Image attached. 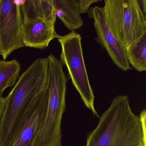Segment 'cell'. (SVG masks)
Listing matches in <instances>:
<instances>
[{
  "mask_svg": "<svg viewBox=\"0 0 146 146\" xmlns=\"http://www.w3.org/2000/svg\"><path fill=\"white\" fill-rule=\"evenodd\" d=\"M146 110L133 113L129 96L118 95L88 133L86 146H146Z\"/></svg>",
  "mask_w": 146,
  "mask_h": 146,
  "instance_id": "1",
  "label": "cell"
},
{
  "mask_svg": "<svg viewBox=\"0 0 146 146\" xmlns=\"http://www.w3.org/2000/svg\"><path fill=\"white\" fill-rule=\"evenodd\" d=\"M46 78L41 71L28 67L19 76L6 98L0 120V146H11L31 111L36 95L46 88Z\"/></svg>",
  "mask_w": 146,
  "mask_h": 146,
  "instance_id": "2",
  "label": "cell"
},
{
  "mask_svg": "<svg viewBox=\"0 0 146 146\" xmlns=\"http://www.w3.org/2000/svg\"><path fill=\"white\" fill-rule=\"evenodd\" d=\"M47 59V108L43 125L34 146H62L61 122L66 110L67 79L60 60L52 54Z\"/></svg>",
  "mask_w": 146,
  "mask_h": 146,
  "instance_id": "3",
  "label": "cell"
},
{
  "mask_svg": "<svg viewBox=\"0 0 146 146\" xmlns=\"http://www.w3.org/2000/svg\"><path fill=\"white\" fill-rule=\"evenodd\" d=\"M103 12L106 21L125 48L146 31V15L136 0H105Z\"/></svg>",
  "mask_w": 146,
  "mask_h": 146,
  "instance_id": "4",
  "label": "cell"
},
{
  "mask_svg": "<svg viewBox=\"0 0 146 146\" xmlns=\"http://www.w3.org/2000/svg\"><path fill=\"white\" fill-rule=\"evenodd\" d=\"M82 39L81 35L75 31L60 36L58 38L61 47L60 60L66 66L69 78L84 104L91 110L94 116L100 117L95 108V96L85 66Z\"/></svg>",
  "mask_w": 146,
  "mask_h": 146,
  "instance_id": "5",
  "label": "cell"
},
{
  "mask_svg": "<svg viewBox=\"0 0 146 146\" xmlns=\"http://www.w3.org/2000/svg\"><path fill=\"white\" fill-rule=\"evenodd\" d=\"M20 4L15 1L0 0V55L4 60L25 46Z\"/></svg>",
  "mask_w": 146,
  "mask_h": 146,
  "instance_id": "6",
  "label": "cell"
},
{
  "mask_svg": "<svg viewBox=\"0 0 146 146\" xmlns=\"http://www.w3.org/2000/svg\"><path fill=\"white\" fill-rule=\"evenodd\" d=\"M89 17L93 19L97 35L96 40L106 49L113 63L123 71L132 69L129 64L125 48L118 40L108 25L103 7L95 6L90 8Z\"/></svg>",
  "mask_w": 146,
  "mask_h": 146,
  "instance_id": "7",
  "label": "cell"
},
{
  "mask_svg": "<svg viewBox=\"0 0 146 146\" xmlns=\"http://www.w3.org/2000/svg\"><path fill=\"white\" fill-rule=\"evenodd\" d=\"M48 101L46 88L36 95L34 106L11 146H34L46 117Z\"/></svg>",
  "mask_w": 146,
  "mask_h": 146,
  "instance_id": "8",
  "label": "cell"
},
{
  "mask_svg": "<svg viewBox=\"0 0 146 146\" xmlns=\"http://www.w3.org/2000/svg\"><path fill=\"white\" fill-rule=\"evenodd\" d=\"M54 25L47 21L23 22L25 46L40 50L46 49L51 41L60 36L55 31Z\"/></svg>",
  "mask_w": 146,
  "mask_h": 146,
  "instance_id": "9",
  "label": "cell"
},
{
  "mask_svg": "<svg viewBox=\"0 0 146 146\" xmlns=\"http://www.w3.org/2000/svg\"><path fill=\"white\" fill-rule=\"evenodd\" d=\"M23 22L47 21L55 24V10L49 1L28 0L20 5Z\"/></svg>",
  "mask_w": 146,
  "mask_h": 146,
  "instance_id": "10",
  "label": "cell"
},
{
  "mask_svg": "<svg viewBox=\"0 0 146 146\" xmlns=\"http://www.w3.org/2000/svg\"><path fill=\"white\" fill-rule=\"evenodd\" d=\"M54 8L56 17L71 31L84 25L78 7V0H48Z\"/></svg>",
  "mask_w": 146,
  "mask_h": 146,
  "instance_id": "11",
  "label": "cell"
},
{
  "mask_svg": "<svg viewBox=\"0 0 146 146\" xmlns=\"http://www.w3.org/2000/svg\"><path fill=\"white\" fill-rule=\"evenodd\" d=\"M130 65L139 72L146 70V31L125 49Z\"/></svg>",
  "mask_w": 146,
  "mask_h": 146,
  "instance_id": "12",
  "label": "cell"
},
{
  "mask_svg": "<svg viewBox=\"0 0 146 146\" xmlns=\"http://www.w3.org/2000/svg\"><path fill=\"white\" fill-rule=\"evenodd\" d=\"M21 65L17 60H0V91L14 86L19 77Z\"/></svg>",
  "mask_w": 146,
  "mask_h": 146,
  "instance_id": "13",
  "label": "cell"
},
{
  "mask_svg": "<svg viewBox=\"0 0 146 146\" xmlns=\"http://www.w3.org/2000/svg\"><path fill=\"white\" fill-rule=\"evenodd\" d=\"M100 0H78V7L80 13H87L92 4L97 3Z\"/></svg>",
  "mask_w": 146,
  "mask_h": 146,
  "instance_id": "14",
  "label": "cell"
},
{
  "mask_svg": "<svg viewBox=\"0 0 146 146\" xmlns=\"http://www.w3.org/2000/svg\"><path fill=\"white\" fill-rule=\"evenodd\" d=\"M3 93L4 92L0 91V120L1 119L5 104L6 98L5 97H3Z\"/></svg>",
  "mask_w": 146,
  "mask_h": 146,
  "instance_id": "15",
  "label": "cell"
},
{
  "mask_svg": "<svg viewBox=\"0 0 146 146\" xmlns=\"http://www.w3.org/2000/svg\"><path fill=\"white\" fill-rule=\"evenodd\" d=\"M136 2L142 12L146 15V0H136Z\"/></svg>",
  "mask_w": 146,
  "mask_h": 146,
  "instance_id": "16",
  "label": "cell"
}]
</instances>
